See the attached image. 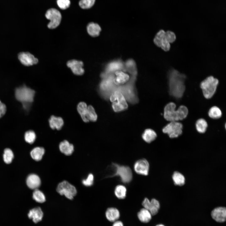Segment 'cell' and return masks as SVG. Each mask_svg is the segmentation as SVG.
I'll list each match as a JSON object with an SVG mask.
<instances>
[{"label":"cell","instance_id":"15","mask_svg":"<svg viewBox=\"0 0 226 226\" xmlns=\"http://www.w3.org/2000/svg\"><path fill=\"white\" fill-rule=\"evenodd\" d=\"M67 65L75 75H81L84 73V69L83 68V63L82 61L75 60H71L67 62Z\"/></svg>","mask_w":226,"mask_h":226},{"label":"cell","instance_id":"1","mask_svg":"<svg viewBox=\"0 0 226 226\" xmlns=\"http://www.w3.org/2000/svg\"><path fill=\"white\" fill-rule=\"evenodd\" d=\"M186 76L178 71L173 69L168 73V84L171 95L180 98L183 95L185 89V81Z\"/></svg>","mask_w":226,"mask_h":226},{"label":"cell","instance_id":"16","mask_svg":"<svg viewBox=\"0 0 226 226\" xmlns=\"http://www.w3.org/2000/svg\"><path fill=\"white\" fill-rule=\"evenodd\" d=\"M29 219H32L35 223L41 221L43 217V213L40 207H37L30 209L28 213Z\"/></svg>","mask_w":226,"mask_h":226},{"label":"cell","instance_id":"33","mask_svg":"<svg viewBox=\"0 0 226 226\" xmlns=\"http://www.w3.org/2000/svg\"><path fill=\"white\" fill-rule=\"evenodd\" d=\"M3 158L4 162L6 164L11 163L14 158L12 151L9 148H5L4 150Z\"/></svg>","mask_w":226,"mask_h":226},{"label":"cell","instance_id":"40","mask_svg":"<svg viewBox=\"0 0 226 226\" xmlns=\"http://www.w3.org/2000/svg\"><path fill=\"white\" fill-rule=\"evenodd\" d=\"M155 226H165L164 225L162 224H159L156 225Z\"/></svg>","mask_w":226,"mask_h":226},{"label":"cell","instance_id":"6","mask_svg":"<svg viewBox=\"0 0 226 226\" xmlns=\"http://www.w3.org/2000/svg\"><path fill=\"white\" fill-rule=\"evenodd\" d=\"M112 103L111 106L113 111L116 112H120L126 110L128 105L125 97L120 91H114L109 98Z\"/></svg>","mask_w":226,"mask_h":226},{"label":"cell","instance_id":"4","mask_svg":"<svg viewBox=\"0 0 226 226\" xmlns=\"http://www.w3.org/2000/svg\"><path fill=\"white\" fill-rule=\"evenodd\" d=\"M176 39V35L173 31L168 30L165 32L163 30H160L156 34L153 42L157 46L167 51L170 50V43L174 42Z\"/></svg>","mask_w":226,"mask_h":226},{"label":"cell","instance_id":"38","mask_svg":"<svg viewBox=\"0 0 226 226\" xmlns=\"http://www.w3.org/2000/svg\"><path fill=\"white\" fill-rule=\"evenodd\" d=\"M6 110V105L0 100V118L2 117L5 114Z\"/></svg>","mask_w":226,"mask_h":226},{"label":"cell","instance_id":"18","mask_svg":"<svg viewBox=\"0 0 226 226\" xmlns=\"http://www.w3.org/2000/svg\"><path fill=\"white\" fill-rule=\"evenodd\" d=\"M27 186L31 189H37L40 186L41 180L39 177L36 174H32L29 175L26 180Z\"/></svg>","mask_w":226,"mask_h":226},{"label":"cell","instance_id":"37","mask_svg":"<svg viewBox=\"0 0 226 226\" xmlns=\"http://www.w3.org/2000/svg\"><path fill=\"white\" fill-rule=\"evenodd\" d=\"M94 179V177L93 175L90 174L88 175L86 179L83 180L82 183L86 186H90L93 184Z\"/></svg>","mask_w":226,"mask_h":226},{"label":"cell","instance_id":"21","mask_svg":"<svg viewBox=\"0 0 226 226\" xmlns=\"http://www.w3.org/2000/svg\"><path fill=\"white\" fill-rule=\"evenodd\" d=\"M137 216L141 222L147 223L150 222L151 219L152 215L148 210L143 208L138 212Z\"/></svg>","mask_w":226,"mask_h":226},{"label":"cell","instance_id":"10","mask_svg":"<svg viewBox=\"0 0 226 226\" xmlns=\"http://www.w3.org/2000/svg\"><path fill=\"white\" fill-rule=\"evenodd\" d=\"M46 18L50 20L48 24V27L53 29L57 27L60 24L62 18L60 12L55 8L48 9L45 14Z\"/></svg>","mask_w":226,"mask_h":226},{"label":"cell","instance_id":"25","mask_svg":"<svg viewBox=\"0 0 226 226\" xmlns=\"http://www.w3.org/2000/svg\"><path fill=\"white\" fill-rule=\"evenodd\" d=\"M45 152L44 148L37 147L34 148L30 152V154L32 158L36 161L40 160Z\"/></svg>","mask_w":226,"mask_h":226},{"label":"cell","instance_id":"26","mask_svg":"<svg viewBox=\"0 0 226 226\" xmlns=\"http://www.w3.org/2000/svg\"><path fill=\"white\" fill-rule=\"evenodd\" d=\"M127 189L126 187L122 185L116 186L114 190L115 196L120 199H125L126 195Z\"/></svg>","mask_w":226,"mask_h":226},{"label":"cell","instance_id":"19","mask_svg":"<svg viewBox=\"0 0 226 226\" xmlns=\"http://www.w3.org/2000/svg\"><path fill=\"white\" fill-rule=\"evenodd\" d=\"M106 219L109 221L114 222L119 219L120 214L119 210L114 207L108 208L105 213Z\"/></svg>","mask_w":226,"mask_h":226},{"label":"cell","instance_id":"32","mask_svg":"<svg viewBox=\"0 0 226 226\" xmlns=\"http://www.w3.org/2000/svg\"><path fill=\"white\" fill-rule=\"evenodd\" d=\"M208 114L210 118L217 119L221 117L222 113L221 110L218 107L216 106H213L209 109Z\"/></svg>","mask_w":226,"mask_h":226},{"label":"cell","instance_id":"29","mask_svg":"<svg viewBox=\"0 0 226 226\" xmlns=\"http://www.w3.org/2000/svg\"><path fill=\"white\" fill-rule=\"evenodd\" d=\"M207 124L206 121L203 118L198 119L196 123V129L200 133H204L206 131Z\"/></svg>","mask_w":226,"mask_h":226},{"label":"cell","instance_id":"2","mask_svg":"<svg viewBox=\"0 0 226 226\" xmlns=\"http://www.w3.org/2000/svg\"><path fill=\"white\" fill-rule=\"evenodd\" d=\"M107 171L106 177H118L121 181L124 184L129 183L132 179V170L128 166L113 163L108 166Z\"/></svg>","mask_w":226,"mask_h":226},{"label":"cell","instance_id":"20","mask_svg":"<svg viewBox=\"0 0 226 226\" xmlns=\"http://www.w3.org/2000/svg\"><path fill=\"white\" fill-rule=\"evenodd\" d=\"M59 148L60 151L66 155H70L74 151L73 145L67 140H64L59 144Z\"/></svg>","mask_w":226,"mask_h":226},{"label":"cell","instance_id":"13","mask_svg":"<svg viewBox=\"0 0 226 226\" xmlns=\"http://www.w3.org/2000/svg\"><path fill=\"white\" fill-rule=\"evenodd\" d=\"M18 57L20 62L26 66L36 64L38 62V59L28 52L20 53L18 55Z\"/></svg>","mask_w":226,"mask_h":226},{"label":"cell","instance_id":"14","mask_svg":"<svg viewBox=\"0 0 226 226\" xmlns=\"http://www.w3.org/2000/svg\"><path fill=\"white\" fill-rule=\"evenodd\" d=\"M212 218L218 223H223L226 220V208L220 207L214 209L211 212Z\"/></svg>","mask_w":226,"mask_h":226},{"label":"cell","instance_id":"39","mask_svg":"<svg viewBox=\"0 0 226 226\" xmlns=\"http://www.w3.org/2000/svg\"><path fill=\"white\" fill-rule=\"evenodd\" d=\"M112 226H124V225L121 221L117 220L113 222Z\"/></svg>","mask_w":226,"mask_h":226},{"label":"cell","instance_id":"5","mask_svg":"<svg viewBox=\"0 0 226 226\" xmlns=\"http://www.w3.org/2000/svg\"><path fill=\"white\" fill-rule=\"evenodd\" d=\"M219 81L213 76H209L202 81L200 86L204 97L209 99L214 94L218 84Z\"/></svg>","mask_w":226,"mask_h":226},{"label":"cell","instance_id":"24","mask_svg":"<svg viewBox=\"0 0 226 226\" xmlns=\"http://www.w3.org/2000/svg\"><path fill=\"white\" fill-rule=\"evenodd\" d=\"M87 29L89 35L94 37L99 35L101 30L100 25L94 22L89 23L88 24Z\"/></svg>","mask_w":226,"mask_h":226},{"label":"cell","instance_id":"27","mask_svg":"<svg viewBox=\"0 0 226 226\" xmlns=\"http://www.w3.org/2000/svg\"><path fill=\"white\" fill-rule=\"evenodd\" d=\"M172 178L174 184L176 185L182 186L185 183V177L182 174L178 171H175L174 173Z\"/></svg>","mask_w":226,"mask_h":226},{"label":"cell","instance_id":"8","mask_svg":"<svg viewBox=\"0 0 226 226\" xmlns=\"http://www.w3.org/2000/svg\"><path fill=\"white\" fill-rule=\"evenodd\" d=\"M56 191L60 195H64L70 200L73 199L77 194V190L75 187L66 180L59 184Z\"/></svg>","mask_w":226,"mask_h":226},{"label":"cell","instance_id":"30","mask_svg":"<svg viewBox=\"0 0 226 226\" xmlns=\"http://www.w3.org/2000/svg\"><path fill=\"white\" fill-rule=\"evenodd\" d=\"M86 117L88 122L89 121H95L97 120V115L92 106H88Z\"/></svg>","mask_w":226,"mask_h":226},{"label":"cell","instance_id":"36","mask_svg":"<svg viewBox=\"0 0 226 226\" xmlns=\"http://www.w3.org/2000/svg\"><path fill=\"white\" fill-rule=\"evenodd\" d=\"M57 3L60 8L65 9L69 7L70 1V0H57Z\"/></svg>","mask_w":226,"mask_h":226},{"label":"cell","instance_id":"3","mask_svg":"<svg viewBox=\"0 0 226 226\" xmlns=\"http://www.w3.org/2000/svg\"><path fill=\"white\" fill-rule=\"evenodd\" d=\"M176 107L175 104L172 102L165 105L164 109V116L167 121L170 122L178 121L186 117L188 110L186 106L181 105L175 110Z\"/></svg>","mask_w":226,"mask_h":226},{"label":"cell","instance_id":"12","mask_svg":"<svg viewBox=\"0 0 226 226\" xmlns=\"http://www.w3.org/2000/svg\"><path fill=\"white\" fill-rule=\"evenodd\" d=\"M143 208L148 210L152 216L157 214L160 207L159 201L153 198L150 201L147 198H145L142 202Z\"/></svg>","mask_w":226,"mask_h":226},{"label":"cell","instance_id":"11","mask_svg":"<svg viewBox=\"0 0 226 226\" xmlns=\"http://www.w3.org/2000/svg\"><path fill=\"white\" fill-rule=\"evenodd\" d=\"M133 168L134 171L138 174L146 176L148 174L149 164L145 159H140L136 161Z\"/></svg>","mask_w":226,"mask_h":226},{"label":"cell","instance_id":"35","mask_svg":"<svg viewBox=\"0 0 226 226\" xmlns=\"http://www.w3.org/2000/svg\"><path fill=\"white\" fill-rule=\"evenodd\" d=\"M95 0H81L79 2L80 6L83 9L91 8L94 5Z\"/></svg>","mask_w":226,"mask_h":226},{"label":"cell","instance_id":"23","mask_svg":"<svg viewBox=\"0 0 226 226\" xmlns=\"http://www.w3.org/2000/svg\"><path fill=\"white\" fill-rule=\"evenodd\" d=\"M157 137L156 132L150 128L145 129L142 136L143 140L148 143H150L154 141Z\"/></svg>","mask_w":226,"mask_h":226},{"label":"cell","instance_id":"7","mask_svg":"<svg viewBox=\"0 0 226 226\" xmlns=\"http://www.w3.org/2000/svg\"><path fill=\"white\" fill-rule=\"evenodd\" d=\"M35 94V91L25 85L17 88L15 90L16 98L23 103L32 102Z\"/></svg>","mask_w":226,"mask_h":226},{"label":"cell","instance_id":"22","mask_svg":"<svg viewBox=\"0 0 226 226\" xmlns=\"http://www.w3.org/2000/svg\"><path fill=\"white\" fill-rule=\"evenodd\" d=\"M50 127L53 129H56L59 130L63 126L64 122L62 119L58 117L52 116L49 120Z\"/></svg>","mask_w":226,"mask_h":226},{"label":"cell","instance_id":"9","mask_svg":"<svg viewBox=\"0 0 226 226\" xmlns=\"http://www.w3.org/2000/svg\"><path fill=\"white\" fill-rule=\"evenodd\" d=\"M183 125L178 121H172L162 129L163 132L167 134L171 138L178 137L182 133Z\"/></svg>","mask_w":226,"mask_h":226},{"label":"cell","instance_id":"31","mask_svg":"<svg viewBox=\"0 0 226 226\" xmlns=\"http://www.w3.org/2000/svg\"><path fill=\"white\" fill-rule=\"evenodd\" d=\"M32 197L36 202L39 203H43L46 201V197L44 194L38 189L34 190Z\"/></svg>","mask_w":226,"mask_h":226},{"label":"cell","instance_id":"34","mask_svg":"<svg viewBox=\"0 0 226 226\" xmlns=\"http://www.w3.org/2000/svg\"><path fill=\"white\" fill-rule=\"evenodd\" d=\"M24 138L26 142L30 144H32L35 141L36 136L35 132L33 131L30 130L25 132Z\"/></svg>","mask_w":226,"mask_h":226},{"label":"cell","instance_id":"17","mask_svg":"<svg viewBox=\"0 0 226 226\" xmlns=\"http://www.w3.org/2000/svg\"><path fill=\"white\" fill-rule=\"evenodd\" d=\"M115 74V77L113 78V82L116 86L123 85L127 83L130 79L128 74L121 71H116Z\"/></svg>","mask_w":226,"mask_h":226},{"label":"cell","instance_id":"28","mask_svg":"<svg viewBox=\"0 0 226 226\" xmlns=\"http://www.w3.org/2000/svg\"><path fill=\"white\" fill-rule=\"evenodd\" d=\"M87 107L86 103L83 102H80L77 106L78 111L83 120L85 122H88L86 117Z\"/></svg>","mask_w":226,"mask_h":226}]
</instances>
